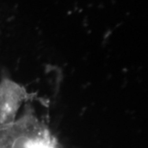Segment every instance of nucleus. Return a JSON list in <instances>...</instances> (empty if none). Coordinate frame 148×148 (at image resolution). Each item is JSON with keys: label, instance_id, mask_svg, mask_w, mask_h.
Wrapping results in <instances>:
<instances>
[{"label": "nucleus", "instance_id": "obj_1", "mask_svg": "<svg viewBox=\"0 0 148 148\" xmlns=\"http://www.w3.org/2000/svg\"><path fill=\"white\" fill-rule=\"evenodd\" d=\"M0 148H58L46 127L25 114L0 127Z\"/></svg>", "mask_w": 148, "mask_h": 148}, {"label": "nucleus", "instance_id": "obj_2", "mask_svg": "<svg viewBox=\"0 0 148 148\" xmlns=\"http://www.w3.org/2000/svg\"><path fill=\"white\" fill-rule=\"evenodd\" d=\"M24 90L9 79L0 82V127L15 120L24 98Z\"/></svg>", "mask_w": 148, "mask_h": 148}]
</instances>
